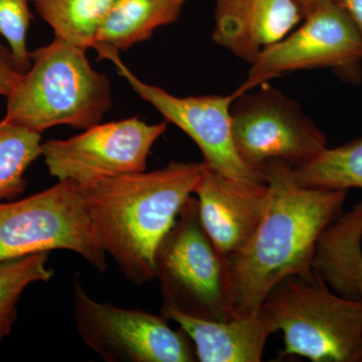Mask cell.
<instances>
[{
  "mask_svg": "<svg viewBox=\"0 0 362 362\" xmlns=\"http://www.w3.org/2000/svg\"><path fill=\"white\" fill-rule=\"evenodd\" d=\"M161 314L187 333L201 362H259L276 332L262 307L228 321L195 318L165 307Z\"/></svg>",
  "mask_w": 362,
  "mask_h": 362,
  "instance_id": "obj_14",
  "label": "cell"
},
{
  "mask_svg": "<svg viewBox=\"0 0 362 362\" xmlns=\"http://www.w3.org/2000/svg\"><path fill=\"white\" fill-rule=\"evenodd\" d=\"M74 318L83 342L107 362H194V343L165 316L101 303L74 283Z\"/></svg>",
  "mask_w": 362,
  "mask_h": 362,
  "instance_id": "obj_7",
  "label": "cell"
},
{
  "mask_svg": "<svg viewBox=\"0 0 362 362\" xmlns=\"http://www.w3.org/2000/svg\"><path fill=\"white\" fill-rule=\"evenodd\" d=\"M56 39L88 51L116 0H32Z\"/></svg>",
  "mask_w": 362,
  "mask_h": 362,
  "instance_id": "obj_17",
  "label": "cell"
},
{
  "mask_svg": "<svg viewBox=\"0 0 362 362\" xmlns=\"http://www.w3.org/2000/svg\"><path fill=\"white\" fill-rule=\"evenodd\" d=\"M300 185L323 189L362 190V138L325 149L307 163L292 168Z\"/></svg>",
  "mask_w": 362,
  "mask_h": 362,
  "instance_id": "obj_18",
  "label": "cell"
},
{
  "mask_svg": "<svg viewBox=\"0 0 362 362\" xmlns=\"http://www.w3.org/2000/svg\"><path fill=\"white\" fill-rule=\"evenodd\" d=\"M49 254L39 252L0 263V343L13 332L26 288L52 280L54 271L47 266Z\"/></svg>",
  "mask_w": 362,
  "mask_h": 362,
  "instance_id": "obj_20",
  "label": "cell"
},
{
  "mask_svg": "<svg viewBox=\"0 0 362 362\" xmlns=\"http://www.w3.org/2000/svg\"><path fill=\"white\" fill-rule=\"evenodd\" d=\"M263 171L265 211L246 245L228 258L237 315L261 308L285 278L314 273L317 242L343 213L349 194L300 185L284 161L268 162Z\"/></svg>",
  "mask_w": 362,
  "mask_h": 362,
  "instance_id": "obj_1",
  "label": "cell"
},
{
  "mask_svg": "<svg viewBox=\"0 0 362 362\" xmlns=\"http://www.w3.org/2000/svg\"><path fill=\"white\" fill-rule=\"evenodd\" d=\"M361 61L362 42L354 21L335 0H323L284 39L259 54L246 80L232 94L235 99L297 71L330 68L354 71Z\"/></svg>",
  "mask_w": 362,
  "mask_h": 362,
  "instance_id": "obj_10",
  "label": "cell"
},
{
  "mask_svg": "<svg viewBox=\"0 0 362 362\" xmlns=\"http://www.w3.org/2000/svg\"><path fill=\"white\" fill-rule=\"evenodd\" d=\"M21 75L11 66L0 65V96L6 98L11 94Z\"/></svg>",
  "mask_w": 362,
  "mask_h": 362,
  "instance_id": "obj_22",
  "label": "cell"
},
{
  "mask_svg": "<svg viewBox=\"0 0 362 362\" xmlns=\"http://www.w3.org/2000/svg\"><path fill=\"white\" fill-rule=\"evenodd\" d=\"M303 18L293 0H216L211 37L216 45L252 65Z\"/></svg>",
  "mask_w": 362,
  "mask_h": 362,
  "instance_id": "obj_13",
  "label": "cell"
},
{
  "mask_svg": "<svg viewBox=\"0 0 362 362\" xmlns=\"http://www.w3.org/2000/svg\"><path fill=\"white\" fill-rule=\"evenodd\" d=\"M194 197L209 239L223 256L240 251L258 226L268 199L265 182L221 175L207 166Z\"/></svg>",
  "mask_w": 362,
  "mask_h": 362,
  "instance_id": "obj_12",
  "label": "cell"
},
{
  "mask_svg": "<svg viewBox=\"0 0 362 362\" xmlns=\"http://www.w3.org/2000/svg\"><path fill=\"white\" fill-rule=\"evenodd\" d=\"M42 134L0 120V202L13 201L25 192V173L42 157Z\"/></svg>",
  "mask_w": 362,
  "mask_h": 362,
  "instance_id": "obj_19",
  "label": "cell"
},
{
  "mask_svg": "<svg viewBox=\"0 0 362 362\" xmlns=\"http://www.w3.org/2000/svg\"><path fill=\"white\" fill-rule=\"evenodd\" d=\"M0 65L11 66L14 69L13 58L8 47L0 44ZM16 70V69H14Z\"/></svg>",
  "mask_w": 362,
  "mask_h": 362,
  "instance_id": "obj_24",
  "label": "cell"
},
{
  "mask_svg": "<svg viewBox=\"0 0 362 362\" xmlns=\"http://www.w3.org/2000/svg\"><path fill=\"white\" fill-rule=\"evenodd\" d=\"M356 26L362 42V0H335Z\"/></svg>",
  "mask_w": 362,
  "mask_h": 362,
  "instance_id": "obj_23",
  "label": "cell"
},
{
  "mask_svg": "<svg viewBox=\"0 0 362 362\" xmlns=\"http://www.w3.org/2000/svg\"><path fill=\"white\" fill-rule=\"evenodd\" d=\"M32 0H0V35L6 40L18 73L23 74L32 64L28 49V33L33 16Z\"/></svg>",
  "mask_w": 362,
  "mask_h": 362,
  "instance_id": "obj_21",
  "label": "cell"
},
{
  "mask_svg": "<svg viewBox=\"0 0 362 362\" xmlns=\"http://www.w3.org/2000/svg\"><path fill=\"white\" fill-rule=\"evenodd\" d=\"M235 150L250 168L272 160L295 166L327 147L325 135L300 105L269 83L235 97L230 108Z\"/></svg>",
  "mask_w": 362,
  "mask_h": 362,
  "instance_id": "obj_8",
  "label": "cell"
},
{
  "mask_svg": "<svg viewBox=\"0 0 362 362\" xmlns=\"http://www.w3.org/2000/svg\"><path fill=\"white\" fill-rule=\"evenodd\" d=\"M165 122L150 124L139 117L98 123L66 139L42 142V157L52 177L86 187L98 180L146 170Z\"/></svg>",
  "mask_w": 362,
  "mask_h": 362,
  "instance_id": "obj_9",
  "label": "cell"
},
{
  "mask_svg": "<svg viewBox=\"0 0 362 362\" xmlns=\"http://www.w3.org/2000/svg\"><path fill=\"white\" fill-rule=\"evenodd\" d=\"M30 69L6 97L4 118L42 134L56 126L85 130L112 108V88L87 51L54 37L30 52Z\"/></svg>",
  "mask_w": 362,
  "mask_h": 362,
  "instance_id": "obj_3",
  "label": "cell"
},
{
  "mask_svg": "<svg viewBox=\"0 0 362 362\" xmlns=\"http://www.w3.org/2000/svg\"><path fill=\"white\" fill-rule=\"evenodd\" d=\"M206 168L204 161L170 162L81 187L98 239L131 282L142 286L156 279L159 245Z\"/></svg>",
  "mask_w": 362,
  "mask_h": 362,
  "instance_id": "obj_2",
  "label": "cell"
},
{
  "mask_svg": "<svg viewBox=\"0 0 362 362\" xmlns=\"http://www.w3.org/2000/svg\"><path fill=\"white\" fill-rule=\"evenodd\" d=\"M54 250L75 252L96 270H107L82 188L58 181L30 197L0 202V263Z\"/></svg>",
  "mask_w": 362,
  "mask_h": 362,
  "instance_id": "obj_6",
  "label": "cell"
},
{
  "mask_svg": "<svg viewBox=\"0 0 362 362\" xmlns=\"http://www.w3.org/2000/svg\"><path fill=\"white\" fill-rule=\"evenodd\" d=\"M187 0H116L98 30L92 49L128 52L156 30L180 20Z\"/></svg>",
  "mask_w": 362,
  "mask_h": 362,
  "instance_id": "obj_16",
  "label": "cell"
},
{
  "mask_svg": "<svg viewBox=\"0 0 362 362\" xmlns=\"http://www.w3.org/2000/svg\"><path fill=\"white\" fill-rule=\"evenodd\" d=\"M293 1L299 6V8L301 9L302 13H303L305 16V14L310 11L313 7H315L317 4L323 1V0H293Z\"/></svg>",
  "mask_w": 362,
  "mask_h": 362,
  "instance_id": "obj_25",
  "label": "cell"
},
{
  "mask_svg": "<svg viewBox=\"0 0 362 362\" xmlns=\"http://www.w3.org/2000/svg\"><path fill=\"white\" fill-rule=\"evenodd\" d=\"M262 309L282 332L281 357L362 362V302L339 296L315 273L281 281Z\"/></svg>",
  "mask_w": 362,
  "mask_h": 362,
  "instance_id": "obj_4",
  "label": "cell"
},
{
  "mask_svg": "<svg viewBox=\"0 0 362 362\" xmlns=\"http://www.w3.org/2000/svg\"><path fill=\"white\" fill-rule=\"evenodd\" d=\"M97 54L98 59H108L114 64L119 75L127 81L143 101L192 138L209 168L230 177L265 182L264 171L250 168L235 150L230 115L235 100L232 93L226 96H175L160 87L140 80L123 63L120 52L102 49Z\"/></svg>",
  "mask_w": 362,
  "mask_h": 362,
  "instance_id": "obj_11",
  "label": "cell"
},
{
  "mask_svg": "<svg viewBox=\"0 0 362 362\" xmlns=\"http://www.w3.org/2000/svg\"><path fill=\"white\" fill-rule=\"evenodd\" d=\"M313 271L339 296L362 302V201L321 233Z\"/></svg>",
  "mask_w": 362,
  "mask_h": 362,
  "instance_id": "obj_15",
  "label": "cell"
},
{
  "mask_svg": "<svg viewBox=\"0 0 362 362\" xmlns=\"http://www.w3.org/2000/svg\"><path fill=\"white\" fill-rule=\"evenodd\" d=\"M156 279L165 308L206 320L228 321L238 316L228 259L207 235L194 195L159 245Z\"/></svg>",
  "mask_w": 362,
  "mask_h": 362,
  "instance_id": "obj_5",
  "label": "cell"
}]
</instances>
